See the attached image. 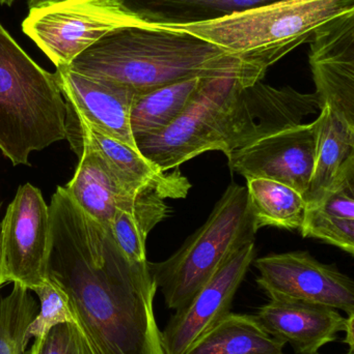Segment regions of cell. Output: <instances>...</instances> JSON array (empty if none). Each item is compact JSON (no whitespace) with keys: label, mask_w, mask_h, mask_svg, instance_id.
<instances>
[{"label":"cell","mask_w":354,"mask_h":354,"mask_svg":"<svg viewBox=\"0 0 354 354\" xmlns=\"http://www.w3.org/2000/svg\"><path fill=\"white\" fill-rule=\"evenodd\" d=\"M48 279L68 299L75 322L97 354H164L154 314L157 285L149 261L132 263L109 229L58 187L49 206Z\"/></svg>","instance_id":"1"},{"label":"cell","mask_w":354,"mask_h":354,"mask_svg":"<svg viewBox=\"0 0 354 354\" xmlns=\"http://www.w3.org/2000/svg\"><path fill=\"white\" fill-rule=\"evenodd\" d=\"M247 73L204 78L185 111L166 130L135 139L139 153L163 171L208 151L231 153L318 109L315 95L274 88Z\"/></svg>","instance_id":"2"},{"label":"cell","mask_w":354,"mask_h":354,"mask_svg":"<svg viewBox=\"0 0 354 354\" xmlns=\"http://www.w3.org/2000/svg\"><path fill=\"white\" fill-rule=\"evenodd\" d=\"M67 68L139 91L195 77L265 76L261 68L193 33L148 23L109 31Z\"/></svg>","instance_id":"3"},{"label":"cell","mask_w":354,"mask_h":354,"mask_svg":"<svg viewBox=\"0 0 354 354\" xmlns=\"http://www.w3.org/2000/svg\"><path fill=\"white\" fill-rule=\"evenodd\" d=\"M66 102L55 74L35 64L0 23V151L12 165L66 139Z\"/></svg>","instance_id":"4"},{"label":"cell","mask_w":354,"mask_h":354,"mask_svg":"<svg viewBox=\"0 0 354 354\" xmlns=\"http://www.w3.org/2000/svg\"><path fill=\"white\" fill-rule=\"evenodd\" d=\"M354 12V0H280L218 20L174 26L266 72L328 21Z\"/></svg>","instance_id":"5"},{"label":"cell","mask_w":354,"mask_h":354,"mask_svg":"<svg viewBox=\"0 0 354 354\" xmlns=\"http://www.w3.org/2000/svg\"><path fill=\"white\" fill-rule=\"evenodd\" d=\"M257 232L247 187L230 183L207 221L178 251L163 261L149 262L166 307H185L237 251L255 243Z\"/></svg>","instance_id":"6"},{"label":"cell","mask_w":354,"mask_h":354,"mask_svg":"<svg viewBox=\"0 0 354 354\" xmlns=\"http://www.w3.org/2000/svg\"><path fill=\"white\" fill-rule=\"evenodd\" d=\"M143 23L118 0H67L29 10L22 28L56 68H62L109 31Z\"/></svg>","instance_id":"7"},{"label":"cell","mask_w":354,"mask_h":354,"mask_svg":"<svg viewBox=\"0 0 354 354\" xmlns=\"http://www.w3.org/2000/svg\"><path fill=\"white\" fill-rule=\"evenodd\" d=\"M2 266L6 281L33 291L47 282L52 230L49 206L30 183L19 187L0 221Z\"/></svg>","instance_id":"8"},{"label":"cell","mask_w":354,"mask_h":354,"mask_svg":"<svg viewBox=\"0 0 354 354\" xmlns=\"http://www.w3.org/2000/svg\"><path fill=\"white\" fill-rule=\"evenodd\" d=\"M253 263L259 270L257 284L269 299L318 304L354 315L353 279L309 252L269 254Z\"/></svg>","instance_id":"9"},{"label":"cell","mask_w":354,"mask_h":354,"mask_svg":"<svg viewBox=\"0 0 354 354\" xmlns=\"http://www.w3.org/2000/svg\"><path fill=\"white\" fill-rule=\"evenodd\" d=\"M319 118L309 124L285 127L236 149L229 167L247 178L274 179L305 197L315 163Z\"/></svg>","instance_id":"10"},{"label":"cell","mask_w":354,"mask_h":354,"mask_svg":"<svg viewBox=\"0 0 354 354\" xmlns=\"http://www.w3.org/2000/svg\"><path fill=\"white\" fill-rule=\"evenodd\" d=\"M66 139L77 156L83 147L100 156L121 189L131 197L152 192L162 199H183L191 181L179 169L163 171L137 149L105 136L67 112Z\"/></svg>","instance_id":"11"},{"label":"cell","mask_w":354,"mask_h":354,"mask_svg":"<svg viewBox=\"0 0 354 354\" xmlns=\"http://www.w3.org/2000/svg\"><path fill=\"white\" fill-rule=\"evenodd\" d=\"M256 253L255 243L241 248L185 307L176 310L161 332L164 354L186 353L230 313L233 299L256 259Z\"/></svg>","instance_id":"12"},{"label":"cell","mask_w":354,"mask_h":354,"mask_svg":"<svg viewBox=\"0 0 354 354\" xmlns=\"http://www.w3.org/2000/svg\"><path fill=\"white\" fill-rule=\"evenodd\" d=\"M310 66L319 111L330 107L354 126V12L316 29Z\"/></svg>","instance_id":"13"},{"label":"cell","mask_w":354,"mask_h":354,"mask_svg":"<svg viewBox=\"0 0 354 354\" xmlns=\"http://www.w3.org/2000/svg\"><path fill=\"white\" fill-rule=\"evenodd\" d=\"M55 77L68 113L97 132L137 149L131 131L130 111L139 91L79 74L67 66L56 68Z\"/></svg>","instance_id":"14"},{"label":"cell","mask_w":354,"mask_h":354,"mask_svg":"<svg viewBox=\"0 0 354 354\" xmlns=\"http://www.w3.org/2000/svg\"><path fill=\"white\" fill-rule=\"evenodd\" d=\"M255 316L268 334L290 344L295 354H319L354 322V315L344 317L335 308L284 299H269Z\"/></svg>","instance_id":"15"},{"label":"cell","mask_w":354,"mask_h":354,"mask_svg":"<svg viewBox=\"0 0 354 354\" xmlns=\"http://www.w3.org/2000/svg\"><path fill=\"white\" fill-rule=\"evenodd\" d=\"M73 178L64 185L73 201L89 216L109 229L116 210H129L137 197L125 193L93 149L83 147Z\"/></svg>","instance_id":"16"},{"label":"cell","mask_w":354,"mask_h":354,"mask_svg":"<svg viewBox=\"0 0 354 354\" xmlns=\"http://www.w3.org/2000/svg\"><path fill=\"white\" fill-rule=\"evenodd\" d=\"M121 6L148 24L184 26L218 20L249 8L280 0H118Z\"/></svg>","instance_id":"17"},{"label":"cell","mask_w":354,"mask_h":354,"mask_svg":"<svg viewBox=\"0 0 354 354\" xmlns=\"http://www.w3.org/2000/svg\"><path fill=\"white\" fill-rule=\"evenodd\" d=\"M318 118L315 163L305 195L307 207L319 203L339 170L354 156V126L330 107L322 108Z\"/></svg>","instance_id":"18"},{"label":"cell","mask_w":354,"mask_h":354,"mask_svg":"<svg viewBox=\"0 0 354 354\" xmlns=\"http://www.w3.org/2000/svg\"><path fill=\"white\" fill-rule=\"evenodd\" d=\"M203 80L202 77H195L139 91L130 111L134 140L158 134L170 126L188 107Z\"/></svg>","instance_id":"19"},{"label":"cell","mask_w":354,"mask_h":354,"mask_svg":"<svg viewBox=\"0 0 354 354\" xmlns=\"http://www.w3.org/2000/svg\"><path fill=\"white\" fill-rule=\"evenodd\" d=\"M285 345L256 316L230 312L185 354H284Z\"/></svg>","instance_id":"20"},{"label":"cell","mask_w":354,"mask_h":354,"mask_svg":"<svg viewBox=\"0 0 354 354\" xmlns=\"http://www.w3.org/2000/svg\"><path fill=\"white\" fill-rule=\"evenodd\" d=\"M247 199L257 230L276 227L299 230L307 209L303 194L274 179L247 178Z\"/></svg>","instance_id":"21"},{"label":"cell","mask_w":354,"mask_h":354,"mask_svg":"<svg viewBox=\"0 0 354 354\" xmlns=\"http://www.w3.org/2000/svg\"><path fill=\"white\" fill-rule=\"evenodd\" d=\"M170 214V207L164 199L152 192L141 194L131 209L116 210L110 225V232L129 261L148 262L145 251L148 235Z\"/></svg>","instance_id":"22"},{"label":"cell","mask_w":354,"mask_h":354,"mask_svg":"<svg viewBox=\"0 0 354 354\" xmlns=\"http://www.w3.org/2000/svg\"><path fill=\"white\" fill-rule=\"evenodd\" d=\"M39 312L31 290L19 283L0 295V354H26L28 330Z\"/></svg>","instance_id":"23"},{"label":"cell","mask_w":354,"mask_h":354,"mask_svg":"<svg viewBox=\"0 0 354 354\" xmlns=\"http://www.w3.org/2000/svg\"><path fill=\"white\" fill-rule=\"evenodd\" d=\"M299 231L305 239H320L354 255V220L328 216L317 208L307 207Z\"/></svg>","instance_id":"24"},{"label":"cell","mask_w":354,"mask_h":354,"mask_svg":"<svg viewBox=\"0 0 354 354\" xmlns=\"http://www.w3.org/2000/svg\"><path fill=\"white\" fill-rule=\"evenodd\" d=\"M33 291L39 297V312L29 326V338H42L58 324L75 322L66 295L53 282L48 280Z\"/></svg>","instance_id":"25"},{"label":"cell","mask_w":354,"mask_h":354,"mask_svg":"<svg viewBox=\"0 0 354 354\" xmlns=\"http://www.w3.org/2000/svg\"><path fill=\"white\" fill-rule=\"evenodd\" d=\"M310 207L328 216L354 220V156L339 170L319 203Z\"/></svg>","instance_id":"26"},{"label":"cell","mask_w":354,"mask_h":354,"mask_svg":"<svg viewBox=\"0 0 354 354\" xmlns=\"http://www.w3.org/2000/svg\"><path fill=\"white\" fill-rule=\"evenodd\" d=\"M26 354H97L82 330L73 324L52 328L45 336L35 339Z\"/></svg>","instance_id":"27"},{"label":"cell","mask_w":354,"mask_h":354,"mask_svg":"<svg viewBox=\"0 0 354 354\" xmlns=\"http://www.w3.org/2000/svg\"><path fill=\"white\" fill-rule=\"evenodd\" d=\"M64 1L67 0H28V8L29 10H35V8H45V6Z\"/></svg>","instance_id":"28"},{"label":"cell","mask_w":354,"mask_h":354,"mask_svg":"<svg viewBox=\"0 0 354 354\" xmlns=\"http://www.w3.org/2000/svg\"><path fill=\"white\" fill-rule=\"evenodd\" d=\"M16 0H0V4H6V6H12Z\"/></svg>","instance_id":"29"},{"label":"cell","mask_w":354,"mask_h":354,"mask_svg":"<svg viewBox=\"0 0 354 354\" xmlns=\"http://www.w3.org/2000/svg\"><path fill=\"white\" fill-rule=\"evenodd\" d=\"M345 354H354V349H349L348 353Z\"/></svg>","instance_id":"30"}]
</instances>
